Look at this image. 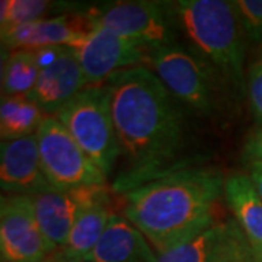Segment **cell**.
Instances as JSON below:
<instances>
[{"label":"cell","instance_id":"cell-1","mask_svg":"<svg viewBox=\"0 0 262 262\" xmlns=\"http://www.w3.org/2000/svg\"><path fill=\"white\" fill-rule=\"evenodd\" d=\"M106 86L120 147L113 192L124 195L170 172L192 166L181 102L151 69L137 66L117 72Z\"/></svg>","mask_w":262,"mask_h":262},{"label":"cell","instance_id":"cell-2","mask_svg":"<svg viewBox=\"0 0 262 262\" xmlns=\"http://www.w3.org/2000/svg\"><path fill=\"white\" fill-rule=\"evenodd\" d=\"M222 170L187 166L124 194V215L165 252L214 223L223 194Z\"/></svg>","mask_w":262,"mask_h":262},{"label":"cell","instance_id":"cell-3","mask_svg":"<svg viewBox=\"0 0 262 262\" xmlns=\"http://www.w3.org/2000/svg\"><path fill=\"white\" fill-rule=\"evenodd\" d=\"M172 6L179 28L194 48L214 66L234 91L244 94L249 41L234 2L178 0Z\"/></svg>","mask_w":262,"mask_h":262},{"label":"cell","instance_id":"cell-4","mask_svg":"<svg viewBox=\"0 0 262 262\" xmlns=\"http://www.w3.org/2000/svg\"><path fill=\"white\" fill-rule=\"evenodd\" d=\"M151 70L173 98L200 115H213L223 105L227 80L195 48L172 42L149 53Z\"/></svg>","mask_w":262,"mask_h":262},{"label":"cell","instance_id":"cell-5","mask_svg":"<svg viewBox=\"0 0 262 262\" xmlns=\"http://www.w3.org/2000/svg\"><path fill=\"white\" fill-rule=\"evenodd\" d=\"M110 179L120 158L111 94L106 83L88 86L54 115Z\"/></svg>","mask_w":262,"mask_h":262},{"label":"cell","instance_id":"cell-6","mask_svg":"<svg viewBox=\"0 0 262 262\" xmlns=\"http://www.w3.org/2000/svg\"><path fill=\"white\" fill-rule=\"evenodd\" d=\"M41 165L54 189L108 185V178L96 166L72 134L56 117L47 115L37 133Z\"/></svg>","mask_w":262,"mask_h":262},{"label":"cell","instance_id":"cell-7","mask_svg":"<svg viewBox=\"0 0 262 262\" xmlns=\"http://www.w3.org/2000/svg\"><path fill=\"white\" fill-rule=\"evenodd\" d=\"M88 13L94 27L111 29L149 51L178 41L181 28L172 3L120 2Z\"/></svg>","mask_w":262,"mask_h":262},{"label":"cell","instance_id":"cell-8","mask_svg":"<svg viewBox=\"0 0 262 262\" xmlns=\"http://www.w3.org/2000/svg\"><path fill=\"white\" fill-rule=\"evenodd\" d=\"M57 251L38 225L32 198L2 195L0 261L38 262Z\"/></svg>","mask_w":262,"mask_h":262},{"label":"cell","instance_id":"cell-9","mask_svg":"<svg viewBox=\"0 0 262 262\" xmlns=\"http://www.w3.org/2000/svg\"><path fill=\"white\" fill-rule=\"evenodd\" d=\"M89 86L108 82L117 72L149 61V50L111 29L95 27L73 47Z\"/></svg>","mask_w":262,"mask_h":262},{"label":"cell","instance_id":"cell-10","mask_svg":"<svg viewBox=\"0 0 262 262\" xmlns=\"http://www.w3.org/2000/svg\"><path fill=\"white\" fill-rule=\"evenodd\" d=\"M111 191L108 185H95L64 191L50 189L31 198L42 233L57 249H61L80 211Z\"/></svg>","mask_w":262,"mask_h":262},{"label":"cell","instance_id":"cell-11","mask_svg":"<svg viewBox=\"0 0 262 262\" xmlns=\"http://www.w3.org/2000/svg\"><path fill=\"white\" fill-rule=\"evenodd\" d=\"M0 187L6 195H37L54 189L41 165L35 134L2 141Z\"/></svg>","mask_w":262,"mask_h":262},{"label":"cell","instance_id":"cell-12","mask_svg":"<svg viewBox=\"0 0 262 262\" xmlns=\"http://www.w3.org/2000/svg\"><path fill=\"white\" fill-rule=\"evenodd\" d=\"M94 28V22L88 12L61 15L2 31V44L10 51L38 50L54 46L73 47Z\"/></svg>","mask_w":262,"mask_h":262},{"label":"cell","instance_id":"cell-13","mask_svg":"<svg viewBox=\"0 0 262 262\" xmlns=\"http://www.w3.org/2000/svg\"><path fill=\"white\" fill-rule=\"evenodd\" d=\"M88 86L75 51L67 47L57 61L39 70L37 82L27 96L37 103L46 115L54 117L66 103Z\"/></svg>","mask_w":262,"mask_h":262},{"label":"cell","instance_id":"cell-14","mask_svg":"<svg viewBox=\"0 0 262 262\" xmlns=\"http://www.w3.org/2000/svg\"><path fill=\"white\" fill-rule=\"evenodd\" d=\"M84 261L158 262V253L146 236L125 215L114 214L102 237Z\"/></svg>","mask_w":262,"mask_h":262},{"label":"cell","instance_id":"cell-15","mask_svg":"<svg viewBox=\"0 0 262 262\" xmlns=\"http://www.w3.org/2000/svg\"><path fill=\"white\" fill-rule=\"evenodd\" d=\"M223 195L253 248L262 245V198L252 179L245 173H233L225 179Z\"/></svg>","mask_w":262,"mask_h":262},{"label":"cell","instance_id":"cell-16","mask_svg":"<svg viewBox=\"0 0 262 262\" xmlns=\"http://www.w3.org/2000/svg\"><path fill=\"white\" fill-rule=\"evenodd\" d=\"M110 192L86 206L76 219L66 245L58 249L66 259H86L102 237L110 220L113 219Z\"/></svg>","mask_w":262,"mask_h":262},{"label":"cell","instance_id":"cell-17","mask_svg":"<svg viewBox=\"0 0 262 262\" xmlns=\"http://www.w3.org/2000/svg\"><path fill=\"white\" fill-rule=\"evenodd\" d=\"M47 115L27 95L3 96L0 105L2 141L35 134Z\"/></svg>","mask_w":262,"mask_h":262},{"label":"cell","instance_id":"cell-18","mask_svg":"<svg viewBox=\"0 0 262 262\" xmlns=\"http://www.w3.org/2000/svg\"><path fill=\"white\" fill-rule=\"evenodd\" d=\"M39 70L32 50H13L8 53L2 66L3 96L28 95L37 82Z\"/></svg>","mask_w":262,"mask_h":262},{"label":"cell","instance_id":"cell-19","mask_svg":"<svg viewBox=\"0 0 262 262\" xmlns=\"http://www.w3.org/2000/svg\"><path fill=\"white\" fill-rule=\"evenodd\" d=\"M226 222V220H225ZM225 222L215 220L201 232L177 246L158 253V262H208L225 229Z\"/></svg>","mask_w":262,"mask_h":262},{"label":"cell","instance_id":"cell-20","mask_svg":"<svg viewBox=\"0 0 262 262\" xmlns=\"http://www.w3.org/2000/svg\"><path fill=\"white\" fill-rule=\"evenodd\" d=\"M208 262H258L252 244L234 219L225 222V229Z\"/></svg>","mask_w":262,"mask_h":262},{"label":"cell","instance_id":"cell-21","mask_svg":"<svg viewBox=\"0 0 262 262\" xmlns=\"http://www.w3.org/2000/svg\"><path fill=\"white\" fill-rule=\"evenodd\" d=\"M51 5V2L46 0H2L0 28L2 31H8L44 19L48 10L53 9Z\"/></svg>","mask_w":262,"mask_h":262},{"label":"cell","instance_id":"cell-22","mask_svg":"<svg viewBox=\"0 0 262 262\" xmlns=\"http://www.w3.org/2000/svg\"><path fill=\"white\" fill-rule=\"evenodd\" d=\"M249 44L262 50V0H234Z\"/></svg>","mask_w":262,"mask_h":262},{"label":"cell","instance_id":"cell-23","mask_svg":"<svg viewBox=\"0 0 262 262\" xmlns=\"http://www.w3.org/2000/svg\"><path fill=\"white\" fill-rule=\"evenodd\" d=\"M246 92L253 118L262 127V58L249 69L246 76Z\"/></svg>","mask_w":262,"mask_h":262},{"label":"cell","instance_id":"cell-24","mask_svg":"<svg viewBox=\"0 0 262 262\" xmlns=\"http://www.w3.org/2000/svg\"><path fill=\"white\" fill-rule=\"evenodd\" d=\"M242 159L249 165L262 162V127H258L246 139L242 150Z\"/></svg>","mask_w":262,"mask_h":262},{"label":"cell","instance_id":"cell-25","mask_svg":"<svg viewBox=\"0 0 262 262\" xmlns=\"http://www.w3.org/2000/svg\"><path fill=\"white\" fill-rule=\"evenodd\" d=\"M66 50H67V47H64V46H54V47L38 48V50H32V51L35 53L39 69H44V67H47V66L53 64L54 61H57L60 57L64 54Z\"/></svg>","mask_w":262,"mask_h":262},{"label":"cell","instance_id":"cell-26","mask_svg":"<svg viewBox=\"0 0 262 262\" xmlns=\"http://www.w3.org/2000/svg\"><path fill=\"white\" fill-rule=\"evenodd\" d=\"M249 177L252 179L258 194L262 198V162H255L249 165Z\"/></svg>","mask_w":262,"mask_h":262},{"label":"cell","instance_id":"cell-27","mask_svg":"<svg viewBox=\"0 0 262 262\" xmlns=\"http://www.w3.org/2000/svg\"><path fill=\"white\" fill-rule=\"evenodd\" d=\"M38 262H60V253L57 251V252L51 253L50 256H47V258H44V259H41V261Z\"/></svg>","mask_w":262,"mask_h":262},{"label":"cell","instance_id":"cell-28","mask_svg":"<svg viewBox=\"0 0 262 262\" xmlns=\"http://www.w3.org/2000/svg\"><path fill=\"white\" fill-rule=\"evenodd\" d=\"M253 251H255V256H256V261L262 262V245H261V246H258V248H253Z\"/></svg>","mask_w":262,"mask_h":262},{"label":"cell","instance_id":"cell-29","mask_svg":"<svg viewBox=\"0 0 262 262\" xmlns=\"http://www.w3.org/2000/svg\"><path fill=\"white\" fill-rule=\"evenodd\" d=\"M60 262H89V261H84V259H66V258H61V255H60Z\"/></svg>","mask_w":262,"mask_h":262}]
</instances>
